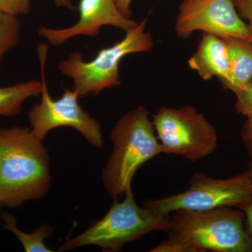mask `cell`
Listing matches in <instances>:
<instances>
[{
    "label": "cell",
    "mask_w": 252,
    "mask_h": 252,
    "mask_svg": "<svg viewBox=\"0 0 252 252\" xmlns=\"http://www.w3.org/2000/svg\"><path fill=\"white\" fill-rule=\"evenodd\" d=\"M249 173H250V177L252 180V162H250V167H249L248 170Z\"/></svg>",
    "instance_id": "cell-23"
},
{
    "label": "cell",
    "mask_w": 252,
    "mask_h": 252,
    "mask_svg": "<svg viewBox=\"0 0 252 252\" xmlns=\"http://www.w3.org/2000/svg\"><path fill=\"white\" fill-rule=\"evenodd\" d=\"M41 81L31 80L0 87V116L12 117L20 114L28 99L41 95Z\"/></svg>",
    "instance_id": "cell-13"
},
{
    "label": "cell",
    "mask_w": 252,
    "mask_h": 252,
    "mask_svg": "<svg viewBox=\"0 0 252 252\" xmlns=\"http://www.w3.org/2000/svg\"><path fill=\"white\" fill-rule=\"evenodd\" d=\"M147 18L126 32L125 37L110 47L97 53L94 59L86 62L79 51L72 53L59 63V70L74 81L73 90L79 97L89 94L95 96L104 89L122 84L119 79V64L125 56L137 53L149 52L153 49V36L146 31Z\"/></svg>",
    "instance_id": "cell-5"
},
{
    "label": "cell",
    "mask_w": 252,
    "mask_h": 252,
    "mask_svg": "<svg viewBox=\"0 0 252 252\" xmlns=\"http://www.w3.org/2000/svg\"><path fill=\"white\" fill-rule=\"evenodd\" d=\"M240 210H243L245 214V226L252 240V198L251 200Z\"/></svg>",
    "instance_id": "cell-20"
},
{
    "label": "cell",
    "mask_w": 252,
    "mask_h": 252,
    "mask_svg": "<svg viewBox=\"0 0 252 252\" xmlns=\"http://www.w3.org/2000/svg\"><path fill=\"white\" fill-rule=\"evenodd\" d=\"M243 140L252 162V119H247L241 132Z\"/></svg>",
    "instance_id": "cell-19"
},
{
    "label": "cell",
    "mask_w": 252,
    "mask_h": 252,
    "mask_svg": "<svg viewBox=\"0 0 252 252\" xmlns=\"http://www.w3.org/2000/svg\"><path fill=\"white\" fill-rule=\"evenodd\" d=\"M240 17L248 20V26L252 36V0H232Z\"/></svg>",
    "instance_id": "cell-18"
},
{
    "label": "cell",
    "mask_w": 252,
    "mask_h": 252,
    "mask_svg": "<svg viewBox=\"0 0 252 252\" xmlns=\"http://www.w3.org/2000/svg\"><path fill=\"white\" fill-rule=\"evenodd\" d=\"M1 207H1V205H0V209H1Z\"/></svg>",
    "instance_id": "cell-24"
},
{
    "label": "cell",
    "mask_w": 252,
    "mask_h": 252,
    "mask_svg": "<svg viewBox=\"0 0 252 252\" xmlns=\"http://www.w3.org/2000/svg\"><path fill=\"white\" fill-rule=\"evenodd\" d=\"M79 11V21L70 27L52 29L41 26L38 34L51 45L59 46L76 36H97L102 26H114L126 32L138 23L121 13L116 0H81Z\"/></svg>",
    "instance_id": "cell-10"
},
{
    "label": "cell",
    "mask_w": 252,
    "mask_h": 252,
    "mask_svg": "<svg viewBox=\"0 0 252 252\" xmlns=\"http://www.w3.org/2000/svg\"><path fill=\"white\" fill-rule=\"evenodd\" d=\"M236 96V112L248 119H252V79Z\"/></svg>",
    "instance_id": "cell-16"
},
{
    "label": "cell",
    "mask_w": 252,
    "mask_h": 252,
    "mask_svg": "<svg viewBox=\"0 0 252 252\" xmlns=\"http://www.w3.org/2000/svg\"><path fill=\"white\" fill-rule=\"evenodd\" d=\"M51 157L31 127H0V205L15 208L40 200L51 184Z\"/></svg>",
    "instance_id": "cell-1"
},
{
    "label": "cell",
    "mask_w": 252,
    "mask_h": 252,
    "mask_svg": "<svg viewBox=\"0 0 252 252\" xmlns=\"http://www.w3.org/2000/svg\"><path fill=\"white\" fill-rule=\"evenodd\" d=\"M0 224L5 229L11 232L23 245L26 252H51L46 246L44 240L53 234L54 228L51 225L43 223L34 231L27 233L20 229L16 218L9 212L0 214Z\"/></svg>",
    "instance_id": "cell-14"
},
{
    "label": "cell",
    "mask_w": 252,
    "mask_h": 252,
    "mask_svg": "<svg viewBox=\"0 0 252 252\" xmlns=\"http://www.w3.org/2000/svg\"><path fill=\"white\" fill-rule=\"evenodd\" d=\"M170 215H162L136 203L131 187L122 202L114 201L102 220L84 232L68 238L59 252H67L87 245H95L104 252L121 251L126 244L135 241L154 231L168 233Z\"/></svg>",
    "instance_id": "cell-4"
},
{
    "label": "cell",
    "mask_w": 252,
    "mask_h": 252,
    "mask_svg": "<svg viewBox=\"0 0 252 252\" xmlns=\"http://www.w3.org/2000/svg\"><path fill=\"white\" fill-rule=\"evenodd\" d=\"M113 151L102 172L104 187L118 201L131 187L135 173L146 162L161 153L153 122L144 106L121 117L111 132Z\"/></svg>",
    "instance_id": "cell-2"
},
{
    "label": "cell",
    "mask_w": 252,
    "mask_h": 252,
    "mask_svg": "<svg viewBox=\"0 0 252 252\" xmlns=\"http://www.w3.org/2000/svg\"><path fill=\"white\" fill-rule=\"evenodd\" d=\"M223 39L228 45L230 62L228 78L221 84L237 94L252 79V42L235 37Z\"/></svg>",
    "instance_id": "cell-12"
},
{
    "label": "cell",
    "mask_w": 252,
    "mask_h": 252,
    "mask_svg": "<svg viewBox=\"0 0 252 252\" xmlns=\"http://www.w3.org/2000/svg\"><path fill=\"white\" fill-rule=\"evenodd\" d=\"M173 213L168 238L182 244L189 252H252L242 210L221 207Z\"/></svg>",
    "instance_id": "cell-3"
},
{
    "label": "cell",
    "mask_w": 252,
    "mask_h": 252,
    "mask_svg": "<svg viewBox=\"0 0 252 252\" xmlns=\"http://www.w3.org/2000/svg\"><path fill=\"white\" fill-rule=\"evenodd\" d=\"M21 28L17 16L0 12V64L5 54L19 42Z\"/></svg>",
    "instance_id": "cell-15"
},
{
    "label": "cell",
    "mask_w": 252,
    "mask_h": 252,
    "mask_svg": "<svg viewBox=\"0 0 252 252\" xmlns=\"http://www.w3.org/2000/svg\"><path fill=\"white\" fill-rule=\"evenodd\" d=\"M31 9V0H0V12L18 16L26 15Z\"/></svg>",
    "instance_id": "cell-17"
},
{
    "label": "cell",
    "mask_w": 252,
    "mask_h": 252,
    "mask_svg": "<svg viewBox=\"0 0 252 252\" xmlns=\"http://www.w3.org/2000/svg\"><path fill=\"white\" fill-rule=\"evenodd\" d=\"M229 62V51L224 39L204 33L198 49L189 59L188 64L203 80L217 77L222 82L228 78Z\"/></svg>",
    "instance_id": "cell-11"
},
{
    "label": "cell",
    "mask_w": 252,
    "mask_h": 252,
    "mask_svg": "<svg viewBox=\"0 0 252 252\" xmlns=\"http://www.w3.org/2000/svg\"><path fill=\"white\" fill-rule=\"evenodd\" d=\"M175 31L181 39H188L195 31H203L225 39L240 38L252 42L248 26L232 0H183Z\"/></svg>",
    "instance_id": "cell-9"
},
{
    "label": "cell",
    "mask_w": 252,
    "mask_h": 252,
    "mask_svg": "<svg viewBox=\"0 0 252 252\" xmlns=\"http://www.w3.org/2000/svg\"><path fill=\"white\" fill-rule=\"evenodd\" d=\"M252 198V180L248 170L223 180L195 172L185 191L146 202L144 206L166 215L177 210L207 211L232 207L240 210Z\"/></svg>",
    "instance_id": "cell-7"
},
{
    "label": "cell",
    "mask_w": 252,
    "mask_h": 252,
    "mask_svg": "<svg viewBox=\"0 0 252 252\" xmlns=\"http://www.w3.org/2000/svg\"><path fill=\"white\" fill-rule=\"evenodd\" d=\"M49 46L39 44L36 48L40 64L42 90L40 103L34 104L28 112L32 133L42 141L53 129L70 127L80 132L93 147L104 148L101 126L95 119L81 107L74 90L66 89L61 98L54 100L49 94L46 81L45 66Z\"/></svg>",
    "instance_id": "cell-6"
},
{
    "label": "cell",
    "mask_w": 252,
    "mask_h": 252,
    "mask_svg": "<svg viewBox=\"0 0 252 252\" xmlns=\"http://www.w3.org/2000/svg\"><path fill=\"white\" fill-rule=\"evenodd\" d=\"M56 6L61 7L67 8V9L74 10L72 0H54Z\"/></svg>",
    "instance_id": "cell-22"
},
{
    "label": "cell",
    "mask_w": 252,
    "mask_h": 252,
    "mask_svg": "<svg viewBox=\"0 0 252 252\" xmlns=\"http://www.w3.org/2000/svg\"><path fill=\"white\" fill-rule=\"evenodd\" d=\"M152 122L161 153L182 156L194 162L216 150L217 131L195 107H162L154 114Z\"/></svg>",
    "instance_id": "cell-8"
},
{
    "label": "cell",
    "mask_w": 252,
    "mask_h": 252,
    "mask_svg": "<svg viewBox=\"0 0 252 252\" xmlns=\"http://www.w3.org/2000/svg\"><path fill=\"white\" fill-rule=\"evenodd\" d=\"M132 1V0H116L118 9L123 15L127 18H130L132 16V11L130 9Z\"/></svg>",
    "instance_id": "cell-21"
}]
</instances>
